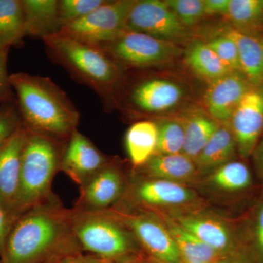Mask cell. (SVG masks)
Wrapping results in <instances>:
<instances>
[{"label":"cell","instance_id":"cell-34","mask_svg":"<svg viewBox=\"0 0 263 263\" xmlns=\"http://www.w3.org/2000/svg\"><path fill=\"white\" fill-rule=\"evenodd\" d=\"M10 48L0 49V103L10 100L12 86L8 72V57Z\"/></svg>","mask_w":263,"mask_h":263},{"label":"cell","instance_id":"cell-5","mask_svg":"<svg viewBox=\"0 0 263 263\" xmlns=\"http://www.w3.org/2000/svg\"><path fill=\"white\" fill-rule=\"evenodd\" d=\"M72 210L74 235L83 252L103 260H113L130 255L136 238L122 222L103 212Z\"/></svg>","mask_w":263,"mask_h":263},{"label":"cell","instance_id":"cell-9","mask_svg":"<svg viewBox=\"0 0 263 263\" xmlns=\"http://www.w3.org/2000/svg\"><path fill=\"white\" fill-rule=\"evenodd\" d=\"M127 28L174 43L182 41L187 34L186 27L160 0H135Z\"/></svg>","mask_w":263,"mask_h":263},{"label":"cell","instance_id":"cell-4","mask_svg":"<svg viewBox=\"0 0 263 263\" xmlns=\"http://www.w3.org/2000/svg\"><path fill=\"white\" fill-rule=\"evenodd\" d=\"M21 162L19 217L58 196L53 193L52 183L60 172L62 155L67 141H60L27 130Z\"/></svg>","mask_w":263,"mask_h":263},{"label":"cell","instance_id":"cell-7","mask_svg":"<svg viewBox=\"0 0 263 263\" xmlns=\"http://www.w3.org/2000/svg\"><path fill=\"white\" fill-rule=\"evenodd\" d=\"M134 3L106 0L86 16L64 26L59 33L90 44L108 42L127 30V18Z\"/></svg>","mask_w":263,"mask_h":263},{"label":"cell","instance_id":"cell-10","mask_svg":"<svg viewBox=\"0 0 263 263\" xmlns=\"http://www.w3.org/2000/svg\"><path fill=\"white\" fill-rule=\"evenodd\" d=\"M125 176L113 160L80 186L72 209L79 212H103L119 203L127 192Z\"/></svg>","mask_w":263,"mask_h":263},{"label":"cell","instance_id":"cell-20","mask_svg":"<svg viewBox=\"0 0 263 263\" xmlns=\"http://www.w3.org/2000/svg\"><path fill=\"white\" fill-rule=\"evenodd\" d=\"M157 141L158 125L152 121L135 122L128 129L125 146L134 168H140L155 155Z\"/></svg>","mask_w":263,"mask_h":263},{"label":"cell","instance_id":"cell-15","mask_svg":"<svg viewBox=\"0 0 263 263\" xmlns=\"http://www.w3.org/2000/svg\"><path fill=\"white\" fill-rule=\"evenodd\" d=\"M252 86L240 72H233L211 81L205 94V106L211 117L219 124H228Z\"/></svg>","mask_w":263,"mask_h":263},{"label":"cell","instance_id":"cell-36","mask_svg":"<svg viewBox=\"0 0 263 263\" xmlns=\"http://www.w3.org/2000/svg\"><path fill=\"white\" fill-rule=\"evenodd\" d=\"M203 3L205 15H226L230 0H203Z\"/></svg>","mask_w":263,"mask_h":263},{"label":"cell","instance_id":"cell-32","mask_svg":"<svg viewBox=\"0 0 263 263\" xmlns=\"http://www.w3.org/2000/svg\"><path fill=\"white\" fill-rule=\"evenodd\" d=\"M207 44L230 70L240 72L238 50L233 40L221 34L208 41Z\"/></svg>","mask_w":263,"mask_h":263},{"label":"cell","instance_id":"cell-42","mask_svg":"<svg viewBox=\"0 0 263 263\" xmlns=\"http://www.w3.org/2000/svg\"><path fill=\"white\" fill-rule=\"evenodd\" d=\"M60 258H61V257H55V258L49 259V260L46 261V262H44L43 263H56L57 262V260H58V259Z\"/></svg>","mask_w":263,"mask_h":263},{"label":"cell","instance_id":"cell-39","mask_svg":"<svg viewBox=\"0 0 263 263\" xmlns=\"http://www.w3.org/2000/svg\"><path fill=\"white\" fill-rule=\"evenodd\" d=\"M255 158L257 165L263 174V141L256 150Z\"/></svg>","mask_w":263,"mask_h":263},{"label":"cell","instance_id":"cell-22","mask_svg":"<svg viewBox=\"0 0 263 263\" xmlns=\"http://www.w3.org/2000/svg\"><path fill=\"white\" fill-rule=\"evenodd\" d=\"M236 150L231 129L219 126L194 162L198 169L216 170L231 162Z\"/></svg>","mask_w":263,"mask_h":263},{"label":"cell","instance_id":"cell-38","mask_svg":"<svg viewBox=\"0 0 263 263\" xmlns=\"http://www.w3.org/2000/svg\"><path fill=\"white\" fill-rule=\"evenodd\" d=\"M255 240L259 258L263 262V203L259 209L256 221Z\"/></svg>","mask_w":263,"mask_h":263},{"label":"cell","instance_id":"cell-41","mask_svg":"<svg viewBox=\"0 0 263 263\" xmlns=\"http://www.w3.org/2000/svg\"><path fill=\"white\" fill-rule=\"evenodd\" d=\"M214 263H240L236 261L231 260V259H219Z\"/></svg>","mask_w":263,"mask_h":263},{"label":"cell","instance_id":"cell-13","mask_svg":"<svg viewBox=\"0 0 263 263\" xmlns=\"http://www.w3.org/2000/svg\"><path fill=\"white\" fill-rule=\"evenodd\" d=\"M27 134L22 124L0 146V201L15 221L19 218L21 162Z\"/></svg>","mask_w":263,"mask_h":263},{"label":"cell","instance_id":"cell-12","mask_svg":"<svg viewBox=\"0 0 263 263\" xmlns=\"http://www.w3.org/2000/svg\"><path fill=\"white\" fill-rule=\"evenodd\" d=\"M237 150L247 158L255 148L263 131V88L252 86L246 93L230 119Z\"/></svg>","mask_w":263,"mask_h":263},{"label":"cell","instance_id":"cell-37","mask_svg":"<svg viewBox=\"0 0 263 263\" xmlns=\"http://www.w3.org/2000/svg\"><path fill=\"white\" fill-rule=\"evenodd\" d=\"M56 263H103L98 257L93 255H86V254L76 253L64 256L57 260Z\"/></svg>","mask_w":263,"mask_h":263},{"label":"cell","instance_id":"cell-25","mask_svg":"<svg viewBox=\"0 0 263 263\" xmlns=\"http://www.w3.org/2000/svg\"><path fill=\"white\" fill-rule=\"evenodd\" d=\"M25 36L22 1L0 0V49L18 44Z\"/></svg>","mask_w":263,"mask_h":263},{"label":"cell","instance_id":"cell-11","mask_svg":"<svg viewBox=\"0 0 263 263\" xmlns=\"http://www.w3.org/2000/svg\"><path fill=\"white\" fill-rule=\"evenodd\" d=\"M183 98V90L173 81L148 78L133 82L123 96L124 108L132 113H159L174 108Z\"/></svg>","mask_w":263,"mask_h":263},{"label":"cell","instance_id":"cell-31","mask_svg":"<svg viewBox=\"0 0 263 263\" xmlns=\"http://www.w3.org/2000/svg\"><path fill=\"white\" fill-rule=\"evenodd\" d=\"M164 3L186 28L205 16L203 0H165Z\"/></svg>","mask_w":263,"mask_h":263},{"label":"cell","instance_id":"cell-29","mask_svg":"<svg viewBox=\"0 0 263 263\" xmlns=\"http://www.w3.org/2000/svg\"><path fill=\"white\" fill-rule=\"evenodd\" d=\"M183 144V124L176 121H167L158 125V141L155 155L182 153Z\"/></svg>","mask_w":263,"mask_h":263},{"label":"cell","instance_id":"cell-1","mask_svg":"<svg viewBox=\"0 0 263 263\" xmlns=\"http://www.w3.org/2000/svg\"><path fill=\"white\" fill-rule=\"evenodd\" d=\"M83 252L72 226V210L60 198L22 214L10 230L0 263H43Z\"/></svg>","mask_w":263,"mask_h":263},{"label":"cell","instance_id":"cell-21","mask_svg":"<svg viewBox=\"0 0 263 263\" xmlns=\"http://www.w3.org/2000/svg\"><path fill=\"white\" fill-rule=\"evenodd\" d=\"M175 221L220 254L231 246L229 230L220 221L193 216H178Z\"/></svg>","mask_w":263,"mask_h":263},{"label":"cell","instance_id":"cell-43","mask_svg":"<svg viewBox=\"0 0 263 263\" xmlns=\"http://www.w3.org/2000/svg\"><path fill=\"white\" fill-rule=\"evenodd\" d=\"M263 40V39H262Z\"/></svg>","mask_w":263,"mask_h":263},{"label":"cell","instance_id":"cell-6","mask_svg":"<svg viewBox=\"0 0 263 263\" xmlns=\"http://www.w3.org/2000/svg\"><path fill=\"white\" fill-rule=\"evenodd\" d=\"M97 46L123 70L160 65L171 61L181 53V49L174 43L128 29L115 39Z\"/></svg>","mask_w":263,"mask_h":263},{"label":"cell","instance_id":"cell-30","mask_svg":"<svg viewBox=\"0 0 263 263\" xmlns=\"http://www.w3.org/2000/svg\"><path fill=\"white\" fill-rule=\"evenodd\" d=\"M106 0H59V16L64 26L86 16Z\"/></svg>","mask_w":263,"mask_h":263},{"label":"cell","instance_id":"cell-2","mask_svg":"<svg viewBox=\"0 0 263 263\" xmlns=\"http://www.w3.org/2000/svg\"><path fill=\"white\" fill-rule=\"evenodd\" d=\"M24 127L29 132L67 141L77 129L80 114L49 78L18 72L10 75Z\"/></svg>","mask_w":263,"mask_h":263},{"label":"cell","instance_id":"cell-33","mask_svg":"<svg viewBox=\"0 0 263 263\" xmlns=\"http://www.w3.org/2000/svg\"><path fill=\"white\" fill-rule=\"evenodd\" d=\"M18 110L13 105L0 107V146L8 141L22 125Z\"/></svg>","mask_w":263,"mask_h":263},{"label":"cell","instance_id":"cell-14","mask_svg":"<svg viewBox=\"0 0 263 263\" xmlns=\"http://www.w3.org/2000/svg\"><path fill=\"white\" fill-rule=\"evenodd\" d=\"M111 160L77 129L66 143L60 171L80 186Z\"/></svg>","mask_w":263,"mask_h":263},{"label":"cell","instance_id":"cell-23","mask_svg":"<svg viewBox=\"0 0 263 263\" xmlns=\"http://www.w3.org/2000/svg\"><path fill=\"white\" fill-rule=\"evenodd\" d=\"M167 230L176 241L182 263H214L220 253L180 226L176 221H167Z\"/></svg>","mask_w":263,"mask_h":263},{"label":"cell","instance_id":"cell-19","mask_svg":"<svg viewBox=\"0 0 263 263\" xmlns=\"http://www.w3.org/2000/svg\"><path fill=\"white\" fill-rule=\"evenodd\" d=\"M140 168L146 177L179 183L193 179L197 167L193 160L180 153L153 156Z\"/></svg>","mask_w":263,"mask_h":263},{"label":"cell","instance_id":"cell-28","mask_svg":"<svg viewBox=\"0 0 263 263\" xmlns=\"http://www.w3.org/2000/svg\"><path fill=\"white\" fill-rule=\"evenodd\" d=\"M211 181L217 187L226 191H239L250 186L252 176L246 164L231 161L214 171Z\"/></svg>","mask_w":263,"mask_h":263},{"label":"cell","instance_id":"cell-8","mask_svg":"<svg viewBox=\"0 0 263 263\" xmlns=\"http://www.w3.org/2000/svg\"><path fill=\"white\" fill-rule=\"evenodd\" d=\"M122 222L155 258L164 263H182L172 235L153 216L145 212H129L115 205L105 210Z\"/></svg>","mask_w":263,"mask_h":263},{"label":"cell","instance_id":"cell-16","mask_svg":"<svg viewBox=\"0 0 263 263\" xmlns=\"http://www.w3.org/2000/svg\"><path fill=\"white\" fill-rule=\"evenodd\" d=\"M129 191V200L139 206L181 205L195 197L179 183L148 177L132 183Z\"/></svg>","mask_w":263,"mask_h":263},{"label":"cell","instance_id":"cell-40","mask_svg":"<svg viewBox=\"0 0 263 263\" xmlns=\"http://www.w3.org/2000/svg\"><path fill=\"white\" fill-rule=\"evenodd\" d=\"M101 260L103 261V263H141L138 262V260H137L136 259L130 257V256H127V257H122V258L113 259V260H103V259H101Z\"/></svg>","mask_w":263,"mask_h":263},{"label":"cell","instance_id":"cell-35","mask_svg":"<svg viewBox=\"0 0 263 263\" xmlns=\"http://www.w3.org/2000/svg\"><path fill=\"white\" fill-rule=\"evenodd\" d=\"M15 221L0 201V257L4 253L7 238Z\"/></svg>","mask_w":263,"mask_h":263},{"label":"cell","instance_id":"cell-26","mask_svg":"<svg viewBox=\"0 0 263 263\" xmlns=\"http://www.w3.org/2000/svg\"><path fill=\"white\" fill-rule=\"evenodd\" d=\"M184 126V144L182 153L195 161L207 144L219 124L212 117L195 115L189 119Z\"/></svg>","mask_w":263,"mask_h":263},{"label":"cell","instance_id":"cell-17","mask_svg":"<svg viewBox=\"0 0 263 263\" xmlns=\"http://www.w3.org/2000/svg\"><path fill=\"white\" fill-rule=\"evenodd\" d=\"M25 35L44 40L62 29L59 0H22Z\"/></svg>","mask_w":263,"mask_h":263},{"label":"cell","instance_id":"cell-27","mask_svg":"<svg viewBox=\"0 0 263 263\" xmlns=\"http://www.w3.org/2000/svg\"><path fill=\"white\" fill-rule=\"evenodd\" d=\"M226 16L234 28L249 34L263 25V0H230Z\"/></svg>","mask_w":263,"mask_h":263},{"label":"cell","instance_id":"cell-18","mask_svg":"<svg viewBox=\"0 0 263 263\" xmlns=\"http://www.w3.org/2000/svg\"><path fill=\"white\" fill-rule=\"evenodd\" d=\"M222 34L234 41L239 54L240 72L250 84H263V40L235 28L224 29Z\"/></svg>","mask_w":263,"mask_h":263},{"label":"cell","instance_id":"cell-24","mask_svg":"<svg viewBox=\"0 0 263 263\" xmlns=\"http://www.w3.org/2000/svg\"><path fill=\"white\" fill-rule=\"evenodd\" d=\"M186 62L195 73L210 81L231 73L215 52L207 43L195 41L190 45L186 53Z\"/></svg>","mask_w":263,"mask_h":263},{"label":"cell","instance_id":"cell-3","mask_svg":"<svg viewBox=\"0 0 263 263\" xmlns=\"http://www.w3.org/2000/svg\"><path fill=\"white\" fill-rule=\"evenodd\" d=\"M53 63L61 66L78 82L101 99L105 108L115 103L117 86L124 70L97 45L57 33L43 40Z\"/></svg>","mask_w":263,"mask_h":263}]
</instances>
